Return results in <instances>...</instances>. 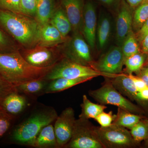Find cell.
I'll return each instance as SVG.
<instances>
[{"mask_svg": "<svg viewBox=\"0 0 148 148\" xmlns=\"http://www.w3.org/2000/svg\"><path fill=\"white\" fill-rule=\"evenodd\" d=\"M132 9L125 0H121L118 7L116 38L119 46H121L124 40L132 31Z\"/></svg>", "mask_w": 148, "mask_h": 148, "instance_id": "7c38bea8", "label": "cell"}, {"mask_svg": "<svg viewBox=\"0 0 148 148\" xmlns=\"http://www.w3.org/2000/svg\"><path fill=\"white\" fill-rule=\"evenodd\" d=\"M76 119L73 109L66 108L57 116L54 125L58 148L65 147L71 138Z\"/></svg>", "mask_w": 148, "mask_h": 148, "instance_id": "8fae6325", "label": "cell"}, {"mask_svg": "<svg viewBox=\"0 0 148 148\" xmlns=\"http://www.w3.org/2000/svg\"><path fill=\"white\" fill-rule=\"evenodd\" d=\"M93 77H83L75 79L59 78L51 80L45 89L46 93H52L63 91L77 85L90 80Z\"/></svg>", "mask_w": 148, "mask_h": 148, "instance_id": "d6986e66", "label": "cell"}, {"mask_svg": "<svg viewBox=\"0 0 148 148\" xmlns=\"http://www.w3.org/2000/svg\"><path fill=\"white\" fill-rule=\"evenodd\" d=\"M56 9L54 0H37L36 20L41 26L49 23Z\"/></svg>", "mask_w": 148, "mask_h": 148, "instance_id": "7402d4cb", "label": "cell"}, {"mask_svg": "<svg viewBox=\"0 0 148 148\" xmlns=\"http://www.w3.org/2000/svg\"><path fill=\"white\" fill-rule=\"evenodd\" d=\"M97 21L95 3L88 0L84 3L82 34L91 49H94L96 44Z\"/></svg>", "mask_w": 148, "mask_h": 148, "instance_id": "4fadbf2b", "label": "cell"}, {"mask_svg": "<svg viewBox=\"0 0 148 148\" xmlns=\"http://www.w3.org/2000/svg\"><path fill=\"white\" fill-rule=\"evenodd\" d=\"M37 0H20V13L35 18Z\"/></svg>", "mask_w": 148, "mask_h": 148, "instance_id": "4dcf8cb0", "label": "cell"}, {"mask_svg": "<svg viewBox=\"0 0 148 148\" xmlns=\"http://www.w3.org/2000/svg\"><path fill=\"white\" fill-rule=\"evenodd\" d=\"M19 50L17 43L0 28V53Z\"/></svg>", "mask_w": 148, "mask_h": 148, "instance_id": "f546056e", "label": "cell"}, {"mask_svg": "<svg viewBox=\"0 0 148 148\" xmlns=\"http://www.w3.org/2000/svg\"><path fill=\"white\" fill-rule=\"evenodd\" d=\"M138 76L143 80L148 87V66L142 68L138 72Z\"/></svg>", "mask_w": 148, "mask_h": 148, "instance_id": "f35d334b", "label": "cell"}, {"mask_svg": "<svg viewBox=\"0 0 148 148\" xmlns=\"http://www.w3.org/2000/svg\"><path fill=\"white\" fill-rule=\"evenodd\" d=\"M111 21L109 15L101 14L97 23L96 41L98 49L103 50L108 44L110 37Z\"/></svg>", "mask_w": 148, "mask_h": 148, "instance_id": "ac0fdd59", "label": "cell"}, {"mask_svg": "<svg viewBox=\"0 0 148 148\" xmlns=\"http://www.w3.org/2000/svg\"><path fill=\"white\" fill-rule=\"evenodd\" d=\"M41 27L34 17L0 9V28L25 49L38 45Z\"/></svg>", "mask_w": 148, "mask_h": 148, "instance_id": "6da1fadb", "label": "cell"}, {"mask_svg": "<svg viewBox=\"0 0 148 148\" xmlns=\"http://www.w3.org/2000/svg\"></svg>", "mask_w": 148, "mask_h": 148, "instance_id": "ee69618b", "label": "cell"}, {"mask_svg": "<svg viewBox=\"0 0 148 148\" xmlns=\"http://www.w3.org/2000/svg\"><path fill=\"white\" fill-rule=\"evenodd\" d=\"M143 118L144 117L140 114L118 108L117 112L112 124L130 130Z\"/></svg>", "mask_w": 148, "mask_h": 148, "instance_id": "cb8c5ba5", "label": "cell"}, {"mask_svg": "<svg viewBox=\"0 0 148 148\" xmlns=\"http://www.w3.org/2000/svg\"><path fill=\"white\" fill-rule=\"evenodd\" d=\"M88 94L99 104L116 106L118 108L138 114L143 112L138 106L119 92L109 80L98 89L89 90Z\"/></svg>", "mask_w": 148, "mask_h": 148, "instance_id": "5b68a950", "label": "cell"}, {"mask_svg": "<svg viewBox=\"0 0 148 148\" xmlns=\"http://www.w3.org/2000/svg\"><path fill=\"white\" fill-rule=\"evenodd\" d=\"M16 87L14 85L8 82L0 75V109L4 98L10 93L16 91Z\"/></svg>", "mask_w": 148, "mask_h": 148, "instance_id": "d6a6232c", "label": "cell"}, {"mask_svg": "<svg viewBox=\"0 0 148 148\" xmlns=\"http://www.w3.org/2000/svg\"><path fill=\"white\" fill-rule=\"evenodd\" d=\"M64 148H104L100 142L95 126L89 119H76L71 140Z\"/></svg>", "mask_w": 148, "mask_h": 148, "instance_id": "8992f818", "label": "cell"}, {"mask_svg": "<svg viewBox=\"0 0 148 148\" xmlns=\"http://www.w3.org/2000/svg\"><path fill=\"white\" fill-rule=\"evenodd\" d=\"M128 75L132 79L136 87L139 90L147 86L143 80L138 76H135L132 75V74H129Z\"/></svg>", "mask_w": 148, "mask_h": 148, "instance_id": "d590c367", "label": "cell"}, {"mask_svg": "<svg viewBox=\"0 0 148 148\" xmlns=\"http://www.w3.org/2000/svg\"><path fill=\"white\" fill-rule=\"evenodd\" d=\"M125 59L121 47L111 48L96 62L92 68L102 73L112 75L121 73Z\"/></svg>", "mask_w": 148, "mask_h": 148, "instance_id": "30bf717a", "label": "cell"}, {"mask_svg": "<svg viewBox=\"0 0 148 148\" xmlns=\"http://www.w3.org/2000/svg\"><path fill=\"white\" fill-rule=\"evenodd\" d=\"M95 131L104 148H130L138 145L130 131L119 125L112 124L107 127L95 126Z\"/></svg>", "mask_w": 148, "mask_h": 148, "instance_id": "52a82bcc", "label": "cell"}, {"mask_svg": "<svg viewBox=\"0 0 148 148\" xmlns=\"http://www.w3.org/2000/svg\"><path fill=\"white\" fill-rule=\"evenodd\" d=\"M138 98L140 101H148V86L139 90V93H138Z\"/></svg>", "mask_w": 148, "mask_h": 148, "instance_id": "ab89813d", "label": "cell"}, {"mask_svg": "<svg viewBox=\"0 0 148 148\" xmlns=\"http://www.w3.org/2000/svg\"><path fill=\"white\" fill-rule=\"evenodd\" d=\"M148 33V18L144 24L143 27L138 32H137V38L138 40L142 41L144 37Z\"/></svg>", "mask_w": 148, "mask_h": 148, "instance_id": "74e56055", "label": "cell"}, {"mask_svg": "<svg viewBox=\"0 0 148 148\" xmlns=\"http://www.w3.org/2000/svg\"><path fill=\"white\" fill-rule=\"evenodd\" d=\"M118 75H112L98 71L91 67L81 65L64 57L51 68L44 78L47 81H51L59 78H95L100 76L112 78L116 77Z\"/></svg>", "mask_w": 148, "mask_h": 148, "instance_id": "277c9868", "label": "cell"}, {"mask_svg": "<svg viewBox=\"0 0 148 148\" xmlns=\"http://www.w3.org/2000/svg\"><path fill=\"white\" fill-rule=\"evenodd\" d=\"M61 50L66 58L83 66L92 68L93 61L90 48L81 33H73L71 38L66 40Z\"/></svg>", "mask_w": 148, "mask_h": 148, "instance_id": "ba28073f", "label": "cell"}, {"mask_svg": "<svg viewBox=\"0 0 148 148\" xmlns=\"http://www.w3.org/2000/svg\"><path fill=\"white\" fill-rule=\"evenodd\" d=\"M110 81L114 87L123 95L131 100L140 101L138 98L139 90L128 75L119 74L116 77L112 78Z\"/></svg>", "mask_w": 148, "mask_h": 148, "instance_id": "9a60e30c", "label": "cell"}, {"mask_svg": "<svg viewBox=\"0 0 148 148\" xmlns=\"http://www.w3.org/2000/svg\"><path fill=\"white\" fill-rule=\"evenodd\" d=\"M142 48L143 52L148 53V33L142 40Z\"/></svg>", "mask_w": 148, "mask_h": 148, "instance_id": "b9f144b4", "label": "cell"}, {"mask_svg": "<svg viewBox=\"0 0 148 148\" xmlns=\"http://www.w3.org/2000/svg\"><path fill=\"white\" fill-rule=\"evenodd\" d=\"M36 148H58L54 126L51 123L43 127L35 140L34 146Z\"/></svg>", "mask_w": 148, "mask_h": 148, "instance_id": "ffe728a7", "label": "cell"}, {"mask_svg": "<svg viewBox=\"0 0 148 148\" xmlns=\"http://www.w3.org/2000/svg\"><path fill=\"white\" fill-rule=\"evenodd\" d=\"M132 138L139 145L148 137V119L143 118L130 130Z\"/></svg>", "mask_w": 148, "mask_h": 148, "instance_id": "4316f807", "label": "cell"}, {"mask_svg": "<svg viewBox=\"0 0 148 148\" xmlns=\"http://www.w3.org/2000/svg\"><path fill=\"white\" fill-rule=\"evenodd\" d=\"M145 146L148 148V137L147 140H145Z\"/></svg>", "mask_w": 148, "mask_h": 148, "instance_id": "7bdbcfd3", "label": "cell"}, {"mask_svg": "<svg viewBox=\"0 0 148 148\" xmlns=\"http://www.w3.org/2000/svg\"><path fill=\"white\" fill-rule=\"evenodd\" d=\"M61 6L64 9L71 25L72 32L82 34L84 1L61 0Z\"/></svg>", "mask_w": 148, "mask_h": 148, "instance_id": "5bb4252c", "label": "cell"}, {"mask_svg": "<svg viewBox=\"0 0 148 148\" xmlns=\"http://www.w3.org/2000/svg\"><path fill=\"white\" fill-rule=\"evenodd\" d=\"M66 37L71 32L72 26L62 7L56 8L49 22Z\"/></svg>", "mask_w": 148, "mask_h": 148, "instance_id": "44dd1931", "label": "cell"}, {"mask_svg": "<svg viewBox=\"0 0 148 148\" xmlns=\"http://www.w3.org/2000/svg\"><path fill=\"white\" fill-rule=\"evenodd\" d=\"M148 18V0H144L133 14L132 28L137 32Z\"/></svg>", "mask_w": 148, "mask_h": 148, "instance_id": "484cf974", "label": "cell"}, {"mask_svg": "<svg viewBox=\"0 0 148 148\" xmlns=\"http://www.w3.org/2000/svg\"><path fill=\"white\" fill-rule=\"evenodd\" d=\"M53 66L41 68L32 66L19 50L0 53V75L15 86L25 82L44 77Z\"/></svg>", "mask_w": 148, "mask_h": 148, "instance_id": "7a4b0ae2", "label": "cell"}, {"mask_svg": "<svg viewBox=\"0 0 148 148\" xmlns=\"http://www.w3.org/2000/svg\"><path fill=\"white\" fill-rule=\"evenodd\" d=\"M47 80L44 77L39 79L32 80L21 83L15 86L18 92L27 95L38 94L42 90H45Z\"/></svg>", "mask_w": 148, "mask_h": 148, "instance_id": "d4e9b609", "label": "cell"}, {"mask_svg": "<svg viewBox=\"0 0 148 148\" xmlns=\"http://www.w3.org/2000/svg\"><path fill=\"white\" fill-rule=\"evenodd\" d=\"M144 0H125V2L132 9L136 8Z\"/></svg>", "mask_w": 148, "mask_h": 148, "instance_id": "60d3db41", "label": "cell"}, {"mask_svg": "<svg viewBox=\"0 0 148 148\" xmlns=\"http://www.w3.org/2000/svg\"><path fill=\"white\" fill-rule=\"evenodd\" d=\"M53 47L37 45L30 49H25L21 52L27 62L38 68L52 67L64 58L59 51Z\"/></svg>", "mask_w": 148, "mask_h": 148, "instance_id": "9c48e42d", "label": "cell"}, {"mask_svg": "<svg viewBox=\"0 0 148 148\" xmlns=\"http://www.w3.org/2000/svg\"><path fill=\"white\" fill-rule=\"evenodd\" d=\"M20 0H0V9L20 13Z\"/></svg>", "mask_w": 148, "mask_h": 148, "instance_id": "e575fe53", "label": "cell"}, {"mask_svg": "<svg viewBox=\"0 0 148 148\" xmlns=\"http://www.w3.org/2000/svg\"><path fill=\"white\" fill-rule=\"evenodd\" d=\"M27 104L25 97L18 91H14L6 96L2 104V108L14 116L24 110Z\"/></svg>", "mask_w": 148, "mask_h": 148, "instance_id": "e0dca14e", "label": "cell"}, {"mask_svg": "<svg viewBox=\"0 0 148 148\" xmlns=\"http://www.w3.org/2000/svg\"><path fill=\"white\" fill-rule=\"evenodd\" d=\"M67 40L53 25L48 23L41 27L40 40L38 45L53 47L64 43Z\"/></svg>", "mask_w": 148, "mask_h": 148, "instance_id": "2e32d148", "label": "cell"}, {"mask_svg": "<svg viewBox=\"0 0 148 148\" xmlns=\"http://www.w3.org/2000/svg\"><path fill=\"white\" fill-rule=\"evenodd\" d=\"M81 108V112L79 118L86 119H94L98 115L107 108L106 105L96 104L91 102L86 95H83Z\"/></svg>", "mask_w": 148, "mask_h": 148, "instance_id": "603a6c76", "label": "cell"}, {"mask_svg": "<svg viewBox=\"0 0 148 148\" xmlns=\"http://www.w3.org/2000/svg\"><path fill=\"white\" fill-rule=\"evenodd\" d=\"M115 116L116 115L114 114L112 111H110L108 113L103 111L94 119L99 123L101 127H107L112 124Z\"/></svg>", "mask_w": 148, "mask_h": 148, "instance_id": "836d02e7", "label": "cell"}, {"mask_svg": "<svg viewBox=\"0 0 148 148\" xmlns=\"http://www.w3.org/2000/svg\"><path fill=\"white\" fill-rule=\"evenodd\" d=\"M145 62V56L140 52L125 58L124 65L128 75L138 73L143 68Z\"/></svg>", "mask_w": 148, "mask_h": 148, "instance_id": "83f0119b", "label": "cell"}, {"mask_svg": "<svg viewBox=\"0 0 148 148\" xmlns=\"http://www.w3.org/2000/svg\"><path fill=\"white\" fill-rule=\"evenodd\" d=\"M124 59L140 52L139 45L137 38L132 31L130 32L124 40L121 46Z\"/></svg>", "mask_w": 148, "mask_h": 148, "instance_id": "f1b7e54d", "label": "cell"}, {"mask_svg": "<svg viewBox=\"0 0 148 148\" xmlns=\"http://www.w3.org/2000/svg\"><path fill=\"white\" fill-rule=\"evenodd\" d=\"M13 117L3 109H0V139L8 131Z\"/></svg>", "mask_w": 148, "mask_h": 148, "instance_id": "1f68e13d", "label": "cell"}, {"mask_svg": "<svg viewBox=\"0 0 148 148\" xmlns=\"http://www.w3.org/2000/svg\"><path fill=\"white\" fill-rule=\"evenodd\" d=\"M101 4L109 8L117 7L119 5L121 0H95Z\"/></svg>", "mask_w": 148, "mask_h": 148, "instance_id": "8d00e7d4", "label": "cell"}, {"mask_svg": "<svg viewBox=\"0 0 148 148\" xmlns=\"http://www.w3.org/2000/svg\"><path fill=\"white\" fill-rule=\"evenodd\" d=\"M57 116L54 109L40 111L34 114L14 130L12 136V140L20 145L33 147L40 130L55 121Z\"/></svg>", "mask_w": 148, "mask_h": 148, "instance_id": "3957f363", "label": "cell"}]
</instances>
